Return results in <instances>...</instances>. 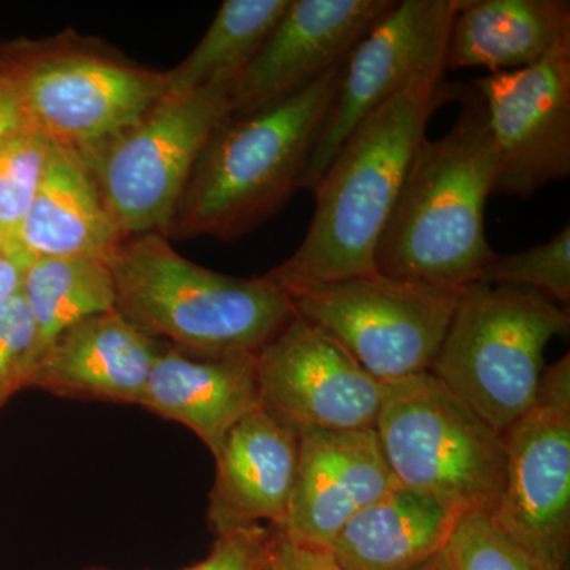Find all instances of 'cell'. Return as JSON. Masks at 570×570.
<instances>
[{
    "label": "cell",
    "mask_w": 570,
    "mask_h": 570,
    "mask_svg": "<svg viewBox=\"0 0 570 570\" xmlns=\"http://www.w3.org/2000/svg\"><path fill=\"white\" fill-rule=\"evenodd\" d=\"M425 75L355 127L314 189L305 239L264 276L285 295L376 273L374 255L431 116L464 85Z\"/></svg>",
    "instance_id": "6da1fadb"
},
{
    "label": "cell",
    "mask_w": 570,
    "mask_h": 570,
    "mask_svg": "<svg viewBox=\"0 0 570 570\" xmlns=\"http://www.w3.org/2000/svg\"><path fill=\"white\" fill-rule=\"evenodd\" d=\"M456 121L423 140L379 242L374 264L401 281L466 288L497 255L485 235V206L498 176V151L485 102L464 85Z\"/></svg>",
    "instance_id": "7a4b0ae2"
},
{
    "label": "cell",
    "mask_w": 570,
    "mask_h": 570,
    "mask_svg": "<svg viewBox=\"0 0 570 570\" xmlns=\"http://www.w3.org/2000/svg\"><path fill=\"white\" fill-rule=\"evenodd\" d=\"M346 62L272 107L220 122L195 160L165 238L230 242L279 212L299 189Z\"/></svg>",
    "instance_id": "3957f363"
},
{
    "label": "cell",
    "mask_w": 570,
    "mask_h": 570,
    "mask_svg": "<svg viewBox=\"0 0 570 570\" xmlns=\"http://www.w3.org/2000/svg\"><path fill=\"white\" fill-rule=\"evenodd\" d=\"M108 265L115 309L142 335L186 354H257L295 316L291 298L264 276L195 265L157 232L124 238Z\"/></svg>",
    "instance_id": "277c9868"
},
{
    "label": "cell",
    "mask_w": 570,
    "mask_h": 570,
    "mask_svg": "<svg viewBox=\"0 0 570 570\" xmlns=\"http://www.w3.org/2000/svg\"><path fill=\"white\" fill-rule=\"evenodd\" d=\"M29 129L86 163L167 94V71L146 69L73 31L26 40L0 58Z\"/></svg>",
    "instance_id": "5b68a950"
},
{
    "label": "cell",
    "mask_w": 570,
    "mask_h": 570,
    "mask_svg": "<svg viewBox=\"0 0 570 570\" xmlns=\"http://www.w3.org/2000/svg\"><path fill=\"white\" fill-rule=\"evenodd\" d=\"M570 314L530 288L478 283L461 291L430 373L504 434L538 400L546 348Z\"/></svg>",
    "instance_id": "8992f818"
},
{
    "label": "cell",
    "mask_w": 570,
    "mask_h": 570,
    "mask_svg": "<svg viewBox=\"0 0 570 570\" xmlns=\"http://www.w3.org/2000/svg\"><path fill=\"white\" fill-rule=\"evenodd\" d=\"M374 431L397 485L459 519H491L504 485V436L430 371L385 382Z\"/></svg>",
    "instance_id": "52a82bcc"
},
{
    "label": "cell",
    "mask_w": 570,
    "mask_h": 570,
    "mask_svg": "<svg viewBox=\"0 0 570 570\" xmlns=\"http://www.w3.org/2000/svg\"><path fill=\"white\" fill-rule=\"evenodd\" d=\"M234 81L165 94L151 110L86 160L122 238L164 235L195 160L232 115Z\"/></svg>",
    "instance_id": "ba28073f"
},
{
    "label": "cell",
    "mask_w": 570,
    "mask_h": 570,
    "mask_svg": "<svg viewBox=\"0 0 570 570\" xmlns=\"http://www.w3.org/2000/svg\"><path fill=\"white\" fill-rule=\"evenodd\" d=\"M461 291L376 272L287 296L299 317L328 333L366 373L395 382L430 371Z\"/></svg>",
    "instance_id": "9c48e42d"
},
{
    "label": "cell",
    "mask_w": 570,
    "mask_h": 570,
    "mask_svg": "<svg viewBox=\"0 0 570 570\" xmlns=\"http://www.w3.org/2000/svg\"><path fill=\"white\" fill-rule=\"evenodd\" d=\"M504 485L491 515L502 534L550 570L570 550V355L543 371L534 406L505 431Z\"/></svg>",
    "instance_id": "30bf717a"
},
{
    "label": "cell",
    "mask_w": 570,
    "mask_h": 570,
    "mask_svg": "<svg viewBox=\"0 0 570 570\" xmlns=\"http://www.w3.org/2000/svg\"><path fill=\"white\" fill-rule=\"evenodd\" d=\"M460 0H400L348 55L299 189L314 193L360 122L412 81L445 73L450 26Z\"/></svg>",
    "instance_id": "8fae6325"
},
{
    "label": "cell",
    "mask_w": 570,
    "mask_h": 570,
    "mask_svg": "<svg viewBox=\"0 0 570 570\" xmlns=\"http://www.w3.org/2000/svg\"><path fill=\"white\" fill-rule=\"evenodd\" d=\"M498 151L493 195L528 200L570 175V41L524 69L472 81Z\"/></svg>",
    "instance_id": "7c38bea8"
},
{
    "label": "cell",
    "mask_w": 570,
    "mask_h": 570,
    "mask_svg": "<svg viewBox=\"0 0 570 570\" xmlns=\"http://www.w3.org/2000/svg\"><path fill=\"white\" fill-rule=\"evenodd\" d=\"M261 406L295 428L374 430L385 382L328 333L295 316L255 354Z\"/></svg>",
    "instance_id": "4fadbf2b"
},
{
    "label": "cell",
    "mask_w": 570,
    "mask_h": 570,
    "mask_svg": "<svg viewBox=\"0 0 570 570\" xmlns=\"http://www.w3.org/2000/svg\"><path fill=\"white\" fill-rule=\"evenodd\" d=\"M396 0H291L264 47L232 86L230 116L302 91L351 55Z\"/></svg>",
    "instance_id": "5bb4252c"
},
{
    "label": "cell",
    "mask_w": 570,
    "mask_h": 570,
    "mask_svg": "<svg viewBox=\"0 0 570 570\" xmlns=\"http://www.w3.org/2000/svg\"><path fill=\"white\" fill-rule=\"evenodd\" d=\"M298 464L284 539L325 550L341 530L367 505L397 485L376 431L296 428Z\"/></svg>",
    "instance_id": "9a60e30c"
},
{
    "label": "cell",
    "mask_w": 570,
    "mask_h": 570,
    "mask_svg": "<svg viewBox=\"0 0 570 570\" xmlns=\"http://www.w3.org/2000/svg\"><path fill=\"white\" fill-rule=\"evenodd\" d=\"M214 459L217 471L208 508L214 534L264 521L279 528L298 464L296 428L258 406L232 428Z\"/></svg>",
    "instance_id": "2e32d148"
},
{
    "label": "cell",
    "mask_w": 570,
    "mask_h": 570,
    "mask_svg": "<svg viewBox=\"0 0 570 570\" xmlns=\"http://www.w3.org/2000/svg\"><path fill=\"white\" fill-rule=\"evenodd\" d=\"M163 347L164 343L142 335L118 311H107L55 337L33 367L28 387L140 404Z\"/></svg>",
    "instance_id": "e0dca14e"
},
{
    "label": "cell",
    "mask_w": 570,
    "mask_h": 570,
    "mask_svg": "<svg viewBox=\"0 0 570 570\" xmlns=\"http://www.w3.org/2000/svg\"><path fill=\"white\" fill-rule=\"evenodd\" d=\"M140 404L189 428L216 456L232 428L261 406L255 354L198 356L164 344Z\"/></svg>",
    "instance_id": "ac0fdd59"
},
{
    "label": "cell",
    "mask_w": 570,
    "mask_h": 570,
    "mask_svg": "<svg viewBox=\"0 0 570 570\" xmlns=\"http://www.w3.org/2000/svg\"><path fill=\"white\" fill-rule=\"evenodd\" d=\"M570 41L568 0H460L450 26L445 71L524 69Z\"/></svg>",
    "instance_id": "d6986e66"
},
{
    "label": "cell",
    "mask_w": 570,
    "mask_h": 570,
    "mask_svg": "<svg viewBox=\"0 0 570 570\" xmlns=\"http://www.w3.org/2000/svg\"><path fill=\"white\" fill-rule=\"evenodd\" d=\"M122 239L86 164L77 154L52 146L22 223L21 253L28 258L78 257L110 264Z\"/></svg>",
    "instance_id": "ffe728a7"
},
{
    "label": "cell",
    "mask_w": 570,
    "mask_h": 570,
    "mask_svg": "<svg viewBox=\"0 0 570 570\" xmlns=\"http://www.w3.org/2000/svg\"><path fill=\"white\" fill-rule=\"evenodd\" d=\"M459 517L396 487L348 521L326 551L346 570H419L448 547Z\"/></svg>",
    "instance_id": "44dd1931"
},
{
    "label": "cell",
    "mask_w": 570,
    "mask_h": 570,
    "mask_svg": "<svg viewBox=\"0 0 570 570\" xmlns=\"http://www.w3.org/2000/svg\"><path fill=\"white\" fill-rule=\"evenodd\" d=\"M20 292L36 324L40 355L71 325L115 309L110 265L92 258H31Z\"/></svg>",
    "instance_id": "7402d4cb"
},
{
    "label": "cell",
    "mask_w": 570,
    "mask_h": 570,
    "mask_svg": "<svg viewBox=\"0 0 570 570\" xmlns=\"http://www.w3.org/2000/svg\"><path fill=\"white\" fill-rule=\"evenodd\" d=\"M291 0H225L204 39L167 71V94H187L235 81L264 47Z\"/></svg>",
    "instance_id": "603a6c76"
},
{
    "label": "cell",
    "mask_w": 570,
    "mask_h": 570,
    "mask_svg": "<svg viewBox=\"0 0 570 570\" xmlns=\"http://www.w3.org/2000/svg\"><path fill=\"white\" fill-rule=\"evenodd\" d=\"M52 145L32 129L22 130L0 146V253H21L22 223L39 190Z\"/></svg>",
    "instance_id": "cb8c5ba5"
},
{
    "label": "cell",
    "mask_w": 570,
    "mask_h": 570,
    "mask_svg": "<svg viewBox=\"0 0 570 570\" xmlns=\"http://www.w3.org/2000/svg\"><path fill=\"white\" fill-rule=\"evenodd\" d=\"M479 283L530 288L569 311L570 225H566L550 242L531 249L494 255Z\"/></svg>",
    "instance_id": "d4e9b609"
},
{
    "label": "cell",
    "mask_w": 570,
    "mask_h": 570,
    "mask_svg": "<svg viewBox=\"0 0 570 570\" xmlns=\"http://www.w3.org/2000/svg\"><path fill=\"white\" fill-rule=\"evenodd\" d=\"M444 554L453 570H550L485 515L460 519Z\"/></svg>",
    "instance_id": "484cf974"
},
{
    "label": "cell",
    "mask_w": 570,
    "mask_h": 570,
    "mask_svg": "<svg viewBox=\"0 0 570 570\" xmlns=\"http://www.w3.org/2000/svg\"><path fill=\"white\" fill-rule=\"evenodd\" d=\"M40 358L39 335L21 292L0 306V406L28 387Z\"/></svg>",
    "instance_id": "4316f807"
},
{
    "label": "cell",
    "mask_w": 570,
    "mask_h": 570,
    "mask_svg": "<svg viewBox=\"0 0 570 570\" xmlns=\"http://www.w3.org/2000/svg\"><path fill=\"white\" fill-rule=\"evenodd\" d=\"M276 530L273 527L239 528L217 535L206 560L186 570H269Z\"/></svg>",
    "instance_id": "83f0119b"
},
{
    "label": "cell",
    "mask_w": 570,
    "mask_h": 570,
    "mask_svg": "<svg viewBox=\"0 0 570 570\" xmlns=\"http://www.w3.org/2000/svg\"><path fill=\"white\" fill-rule=\"evenodd\" d=\"M269 570L346 569L341 568L328 551L291 542L276 531L275 549H273L272 568Z\"/></svg>",
    "instance_id": "f1b7e54d"
},
{
    "label": "cell",
    "mask_w": 570,
    "mask_h": 570,
    "mask_svg": "<svg viewBox=\"0 0 570 570\" xmlns=\"http://www.w3.org/2000/svg\"><path fill=\"white\" fill-rule=\"evenodd\" d=\"M26 129H29V126L18 94L9 78L0 70V146Z\"/></svg>",
    "instance_id": "f546056e"
},
{
    "label": "cell",
    "mask_w": 570,
    "mask_h": 570,
    "mask_svg": "<svg viewBox=\"0 0 570 570\" xmlns=\"http://www.w3.org/2000/svg\"><path fill=\"white\" fill-rule=\"evenodd\" d=\"M29 261L0 253V306L21 291L22 272Z\"/></svg>",
    "instance_id": "4dcf8cb0"
},
{
    "label": "cell",
    "mask_w": 570,
    "mask_h": 570,
    "mask_svg": "<svg viewBox=\"0 0 570 570\" xmlns=\"http://www.w3.org/2000/svg\"><path fill=\"white\" fill-rule=\"evenodd\" d=\"M419 570H453L450 568L448 558H445L444 551L441 554H438L436 558H433L430 562H426L425 566H422Z\"/></svg>",
    "instance_id": "1f68e13d"
}]
</instances>
